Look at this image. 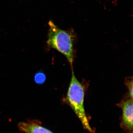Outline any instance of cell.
Returning <instances> with one entry per match:
<instances>
[{
    "label": "cell",
    "instance_id": "6da1fadb",
    "mask_svg": "<svg viewBox=\"0 0 133 133\" xmlns=\"http://www.w3.org/2000/svg\"><path fill=\"white\" fill-rule=\"evenodd\" d=\"M49 30L47 44L65 56L72 66L74 59V33L59 28L52 21L49 23Z\"/></svg>",
    "mask_w": 133,
    "mask_h": 133
},
{
    "label": "cell",
    "instance_id": "7a4b0ae2",
    "mask_svg": "<svg viewBox=\"0 0 133 133\" xmlns=\"http://www.w3.org/2000/svg\"><path fill=\"white\" fill-rule=\"evenodd\" d=\"M85 91L84 86L76 78L73 70H72L71 80L65 98V101L74 111L81 121L83 127L93 133L86 115L84 107Z\"/></svg>",
    "mask_w": 133,
    "mask_h": 133
},
{
    "label": "cell",
    "instance_id": "3957f363",
    "mask_svg": "<svg viewBox=\"0 0 133 133\" xmlns=\"http://www.w3.org/2000/svg\"><path fill=\"white\" fill-rule=\"evenodd\" d=\"M122 110L121 125L124 130L129 132L133 130V99H129L122 101L120 104Z\"/></svg>",
    "mask_w": 133,
    "mask_h": 133
},
{
    "label": "cell",
    "instance_id": "277c9868",
    "mask_svg": "<svg viewBox=\"0 0 133 133\" xmlns=\"http://www.w3.org/2000/svg\"><path fill=\"white\" fill-rule=\"evenodd\" d=\"M18 126L19 129L25 133H53L49 129L33 122H21Z\"/></svg>",
    "mask_w": 133,
    "mask_h": 133
},
{
    "label": "cell",
    "instance_id": "5b68a950",
    "mask_svg": "<svg viewBox=\"0 0 133 133\" xmlns=\"http://www.w3.org/2000/svg\"><path fill=\"white\" fill-rule=\"evenodd\" d=\"M46 79L45 74L42 71L38 72L34 76V81L37 84H42L45 83Z\"/></svg>",
    "mask_w": 133,
    "mask_h": 133
},
{
    "label": "cell",
    "instance_id": "8992f818",
    "mask_svg": "<svg viewBox=\"0 0 133 133\" xmlns=\"http://www.w3.org/2000/svg\"><path fill=\"white\" fill-rule=\"evenodd\" d=\"M125 84L128 89L129 95V98L133 99V80L132 78H127L125 80Z\"/></svg>",
    "mask_w": 133,
    "mask_h": 133
}]
</instances>
